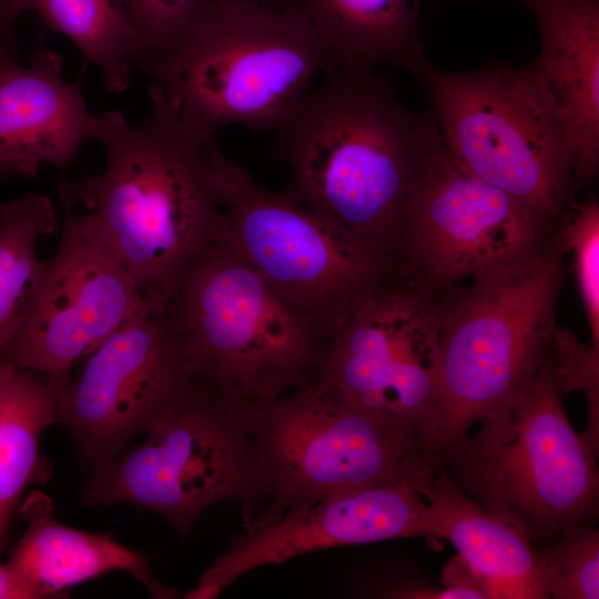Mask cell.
Segmentation results:
<instances>
[{"label":"cell","instance_id":"1","mask_svg":"<svg viewBox=\"0 0 599 599\" xmlns=\"http://www.w3.org/2000/svg\"><path fill=\"white\" fill-rule=\"evenodd\" d=\"M273 133L282 192L398 258L408 202L444 145L432 108L412 111L375 71L332 69Z\"/></svg>","mask_w":599,"mask_h":599},{"label":"cell","instance_id":"2","mask_svg":"<svg viewBox=\"0 0 599 599\" xmlns=\"http://www.w3.org/2000/svg\"><path fill=\"white\" fill-rule=\"evenodd\" d=\"M91 124L105 152L103 171L59 187L84 207L149 306L164 314L185 272L224 232L209 177L210 143L191 139L153 106L139 123L108 111Z\"/></svg>","mask_w":599,"mask_h":599},{"label":"cell","instance_id":"3","mask_svg":"<svg viewBox=\"0 0 599 599\" xmlns=\"http://www.w3.org/2000/svg\"><path fill=\"white\" fill-rule=\"evenodd\" d=\"M332 69L297 9L211 0L171 52L140 70L151 106L209 144L229 125L273 132Z\"/></svg>","mask_w":599,"mask_h":599},{"label":"cell","instance_id":"4","mask_svg":"<svg viewBox=\"0 0 599 599\" xmlns=\"http://www.w3.org/2000/svg\"><path fill=\"white\" fill-rule=\"evenodd\" d=\"M476 424L433 458L485 510L536 548L598 522L599 454L575 432L548 355L515 395Z\"/></svg>","mask_w":599,"mask_h":599},{"label":"cell","instance_id":"5","mask_svg":"<svg viewBox=\"0 0 599 599\" xmlns=\"http://www.w3.org/2000/svg\"><path fill=\"white\" fill-rule=\"evenodd\" d=\"M164 317L186 374L240 405L312 384L326 344L308 319L221 244L185 272Z\"/></svg>","mask_w":599,"mask_h":599},{"label":"cell","instance_id":"6","mask_svg":"<svg viewBox=\"0 0 599 599\" xmlns=\"http://www.w3.org/2000/svg\"><path fill=\"white\" fill-rule=\"evenodd\" d=\"M265 526L336 494L408 483L432 455L407 424L365 409L321 382L244 405Z\"/></svg>","mask_w":599,"mask_h":599},{"label":"cell","instance_id":"7","mask_svg":"<svg viewBox=\"0 0 599 599\" xmlns=\"http://www.w3.org/2000/svg\"><path fill=\"white\" fill-rule=\"evenodd\" d=\"M209 177L224 213L219 244L256 271L325 342L377 288L403 271L389 250L363 238L207 146Z\"/></svg>","mask_w":599,"mask_h":599},{"label":"cell","instance_id":"8","mask_svg":"<svg viewBox=\"0 0 599 599\" xmlns=\"http://www.w3.org/2000/svg\"><path fill=\"white\" fill-rule=\"evenodd\" d=\"M565 255L555 229L530 262L436 296L443 416L433 457L515 395L546 361Z\"/></svg>","mask_w":599,"mask_h":599},{"label":"cell","instance_id":"9","mask_svg":"<svg viewBox=\"0 0 599 599\" xmlns=\"http://www.w3.org/2000/svg\"><path fill=\"white\" fill-rule=\"evenodd\" d=\"M425 87L444 144L467 171L558 223L572 194V148L551 98L526 64L448 71L426 60Z\"/></svg>","mask_w":599,"mask_h":599},{"label":"cell","instance_id":"10","mask_svg":"<svg viewBox=\"0 0 599 599\" xmlns=\"http://www.w3.org/2000/svg\"><path fill=\"white\" fill-rule=\"evenodd\" d=\"M106 468L84 480L87 506L129 505L164 518L181 538L202 512L233 499L244 526L260 505L257 463L236 404L190 377L180 394Z\"/></svg>","mask_w":599,"mask_h":599},{"label":"cell","instance_id":"11","mask_svg":"<svg viewBox=\"0 0 599 599\" xmlns=\"http://www.w3.org/2000/svg\"><path fill=\"white\" fill-rule=\"evenodd\" d=\"M438 334L436 296L402 271L327 341L314 382L413 427L432 455L443 416Z\"/></svg>","mask_w":599,"mask_h":599},{"label":"cell","instance_id":"12","mask_svg":"<svg viewBox=\"0 0 599 599\" xmlns=\"http://www.w3.org/2000/svg\"><path fill=\"white\" fill-rule=\"evenodd\" d=\"M557 224L467 171L444 144L408 202L397 254L437 296L530 262Z\"/></svg>","mask_w":599,"mask_h":599},{"label":"cell","instance_id":"13","mask_svg":"<svg viewBox=\"0 0 599 599\" xmlns=\"http://www.w3.org/2000/svg\"><path fill=\"white\" fill-rule=\"evenodd\" d=\"M58 190L63 207L60 241L21 322L0 351V364L63 377L111 334L152 308L95 224Z\"/></svg>","mask_w":599,"mask_h":599},{"label":"cell","instance_id":"14","mask_svg":"<svg viewBox=\"0 0 599 599\" xmlns=\"http://www.w3.org/2000/svg\"><path fill=\"white\" fill-rule=\"evenodd\" d=\"M63 383L59 424L85 480L106 468L187 384L164 314L146 309L103 341Z\"/></svg>","mask_w":599,"mask_h":599},{"label":"cell","instance_id":"15","mask_svg":"<svg viewBox=\"0 0 599 599\" xmlns=\"http://www.w3.org/2000/svg\"><path fill=\"white\" fill-rule=\"evenodd\" d=\"M398 538L439 539L426 501L410 484L332 495L301 512L230 536L184 598H216L254 569L313 551Z\"/></svg>","mask_w":599,"mask_h":599},{"label":"cell","instance_id":"16","mask_svg":"<svg viewBox=\"0 0 599 599\" xmlns=\"http://www.w3.org/2000/svg\"><path fill=\"white\" fill-rule=\"evenodd\" d=\"M77 81L63 77L59 52L38 48L27 64L0 52V171L34 176L44 166L64 170L93 140L92 113Z\"/></svg>","mask_w":599,"mask_h":599},{"label":"cell","instance_id":"17","mask_svg":"<svg viewBox=\"0 0 599 599\" xmlns=\"http://www.w3.org/2000/svg\"><path fill=\"white\" fill-rule=\"evenodd\" d=\"M519 1L539 28V54L526 65L568 132L575 197L599 167V0Z\"/></svg>","mask_w":599,"mask_h":599},{"label":"cell","instance_id":"18","mask_svg":"<svg viewBox=\"0 0 599 599\" xmlns=\"http://www.w3.org/2000/svg\"><path fill=\"white\" fill-rule=\"evenodd\" d=\"M48 496L32 491L17 515L27 527L6 562L34 599L65 598L68 590L114 571H125L159 599L179 591L161 582L148 558L125 547L110 534L80 530L58 521Z\"/></svg>","mask_w":599,"mask_h":599},{"label":"cell","instance_id":"19","mask_svg":"<svg viewBox=\"0 0 599 599\" xmlns=\"http://www.w3.org/2000/svg\"><path fill=\"white\" fill-rule=\"evenodd\" d=\"M412 485L426 501L439 539L454 546L488 599L549 598L540 551L518 528L461 491L434 459Z\"/></svg>","mask_w":599,"mask_h":599},{"label":"cell","instance_id":"20","mask_svg":"<svg viewBox=\"0 0 599 599\" xmlns=\"http://www.w3.org/2000/svg\"><path fill=\"white\" fill-rule=\"evenodd\" d=\"M324 43L333 69L375 71L380 64L416 77L425 59L413 0H292Z\"/></svg>","mask_w":599,"mask_h":599},{"label":"cell","instance_id":"21","mask_svg":"<svg viewBox=\"0 0 599 599\" xmlns=\"http://www.w3.org/2000/svg\"><path fill=\"white\" fill-rule=\"evenodd\" d=\"M67 377L0 364V557L9 547L23 493L49 479L40 439L47 428L59 424Z\"/></svg>","mask_w":599,"mask_h":599},{"label":"cell","instance_id":"22","mask_svg":"<svg viewBox=\"0 0 599 599\" xmlns=\"http://www.w3.org/2000/svg\"><path fill=\"white\" fill-rule=\"evenodd\" d=\"M22 4L24 12L37 13L65 37L99 70L109 91L129 88L139 44L122 0H22Z\"/></svg>","mask_w":599,"mask_h":599},{"label":"cell","instance_id":"23","mask_svg":"<svg viewBox=\"0 0 599 599\" xmlns=\"http://www.w3.org/2000/svg\"><path fill=\"white\" fill-rule=\"evenodd\" d=\"M52 201L30 194L0 205V351L21 322L47 262L38 242L57 231Z\"/></svg>","mask_w":599,"mask_h":599},{"label":"cell","instance_id":"24","mask_svg":"<svg viewBox=\"0 0 599 599\" xmlns=\"http://www.w3.org/2000/svg\"><path fill=\"white\" fill-rule=\"evenodd\" d=\"M556 231L565 254H570L590 341L599 348V203L596 195L572 199Z\"/></svg>","mask_w":599,"mask_h":599},{"label":"cell","instance_id":"25","mask_svg":"<svg viewBox=\"0 0 599 599\" xmlns=\"http://www.w3.org/2000/svg\"><path fill=\"white\" fill-rule=\"evenodd\" d=\"M538 549L549 598H599V529L596 525L572 527L552 545Z\"/></svg>","mask_w":599,"mask_h":599},{"label":"cell","instance_id":"26","mask_svg":"<svg viewBox=\"0 0 599 599\" xmlns=\"http://www.w3.org/2000/svg\"><path fill=\"white\" fill-rule=\"evenodd\" d=\"M139 44L141 69L171 52L209 0H122Z\"/></svg>","mask_w":599,"mask_h":599},{"label":"cell","instance_id":"27","mask_svg":"<svg viewBox=\"0 0 599 599\" xmlns=\"http://www.w3.org/2000/svg\"><path fill=\"white\" fill-rule=\"evenodd\" d=\"M548 359L562 394L582 390L588 403V427L582 437L599 454V348L583 343L570 331L557 325Z\"/></svg>","mask_w":599,"mask_h":599},{"label":"cell","instance_id":"28","mask_svg":"<svg viewBox=\"0 0 599 599\" xmlns=\"http://www.w3.org/2000/svg\"><path fill=\"white\" fill-rule=\"evenodd\" d=\"M441 582L443 587L455 589L460 599L488 598L481 580L458 555L444 567Z\"/></svg>","mask_w":599,"mask_h":599},{"label":"cell","instance_id":"29","mask_svg":"<svg viewBox=\"0 0 599 599\" xmlns=\"http://www.w3.org/2000/svg\"><path fill=\"white\" fill-rule=\"evenodd\" d=\"M23 12L22 0H0V52H18L16 24Z\"/></svg>","mask_w":599,"mask_h":599},{"label":"cell","instance_id":"30","mask_svg":"<svg viewBox=\"0 0 599 599\" xmlns=\"http://www.w3.org/2000/svg\"><path fill=\"white\" fill-rule=\"evenodd\" d=\"M0 599H34L33 593L7 564H0Z\"/></svg>","mask_w":599,"mask_h":599},{"label":"cell","instance_id":"31","mask_svg":"<svg viewBox=\"0 0 599 599\" xmlns=\"http://www.w3.org/2000/svg\"><path fill=\"white\" fill-rule=\"evenodd\" d=\"M211 0H209L210 2ZM271 7H290L292 0H251Z\"/></svg>","mask_w":599,"mask_h":599},{"label":"cell","instance_id":"32","mask_svg":"<svg viewBox=\"0 0 599 599\" xmlns=\"http://www.w3.org/2000/svg\"><path fill=\"white\" fill-rule=\"evenodd\" d=\"M413 1H414L415 7L418 9L419 3L422 2V0H413Z\"/></svg>","mask_w":599,"mask_h":599},{"label":"cell","instance_id":"33","mask_svg":"<svg viewBox=\"0 0 599 599\" xmlns=\"http://www.w3.org/2000/svg\"><path fill=\"white\" fill-rule=\"evenodd\" d=\"M6 177H7V175L3 172L0 171V181H2Z\"/></svg>","mask_w":599,"mask_h":599}]
</instances>
